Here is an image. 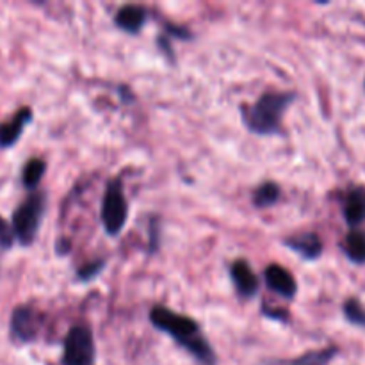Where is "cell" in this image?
Returning <instances> with one entry per match:
<instances>
[{"instance_id":"obj_1","label":"cell","mask_w":365,"mask_h":365,"mask_svg":"<svg viewBox=\"0 0 365 365\" xmlns=\"http://www.w3.org/2000/svg\"><path fill=\"white\" fill-rule=\"evenodd\" d=\"M150 323L163 334L170 335L178 346L195 356L202 365L216 364V353L207 342L205 335L200 330V324L184 314H177L170 307L155 305L150 310Z\"/></svg>"},{"instance_id":"obj_2","label":"cell","mask_w":365,"mask_h":365,"mask_svg":"<svg viewBox=\"0 0 365 365\" xmlns=\"http://www.w3.org/2000/svg\"><path fill=\"white\" fill-rule=\"evenodd\" d=\"M296 95L292 91H267L252 106H242V121L257 135H277L282 132L284 114Z\"/></svg>"},{"instance_id":"obj_3","label":"cell","mask_w":365,"mask_h":365,"mask_svg":"<svg viewBox=\"0 0 365 365\" xmlns=\"http://www.w3.org/2000/svg\"><path fill=\"white\" fill-rule=\"evenodd\" d=\"M45 209L46 196L43 191H34L16 207L11 228H13L14 239H18L21 246H31L36 241L39 225L45 216Z\"/></svg>"},{"instance_id":"obj_4","label":"cell","mask_w":365,"mask_h":365,"mask_svg":"<svg viewBox=\"0 0 365 365\" xmlns=\"http://www.w3.org/2000/svg\"><path fill=\"white\" fill-rule=\"evenodd\" d=\"M106 234L116 237L123 232L128 220V203L123 195V184L121 178H113L106 187V195L102 200V210H100Z\"/></svg>"},{"instance_id":"obj_5","label":"cell","mask_w":365,"mask_h":365,"mask_svg":"<svg viewBox=\"0 0 365 365\" xmlns=\"http://www.w3.org/2000/svg\"><path fill=\"white\" fill-rule=\"evenodd\" d=\"M95 339L91 328L77 324L64 337L63 365H95Z\"/></svg>"},{"instance_id":"obj_6","label":"cell","mask_w":365,"mask_h":365,"mask_svg":"<svg viewBox=\"0 0 365 365\" xmlns=\"http://www.w3.org/2000/svg\"><path fill=\"white\" fill-rule=\"evenodd\" d=\"M43 316L31 305H20L11 314V337L18 342H32L41 330Z\"/></svg>"},{"instance_id":"obj_7","label":"cell","mask_w":365,"mask_h":365,"mask_svg":"<svg viewBox=\"0 0 365 365\" xmlns=\"http://www.w3.org/2000/svg\"><path fill=\"white\" fill-rule=\"evenodd\" d=\"M264 280L269 291L278 294L284 299H294L298 294V282L292 277L289 269H285L280 264H271L264 271Z\"/></svg>"},{"instance_id":"obj_8","label":"cell","mask_w":365,"mask_h":365,"mask_svg":"<svg viewBox=\"0 0 365 365\" xmlns=\"http://www.w3.org/2000/svg\"><path fill=\"white\" fill-rule=\"evenodd\" d=\"M230 278L235 291H237V294L241 296V298L250 299L255 298V296L259 294L260 282L259 278H257V274L253 273L252 266H250L246 260L237 259L235 262H232Z\"/></svg>"},{"instance_id":"obj_9","label":"cell","mask_w":365,"mask_h":365,"mask_svg":"<svg viewBox=\"0 0 365 365\" xmlns=\"http://www.w3.org/2000/svg\"><path fill=\"white\" fill-rule=\"evenodd\" d=\"M284 246H287L291 252L298 253L305 260H317L323 255V241L316 232H302L294 234L291 237L284 239Z\"/></svg>"},{"instance_id":"obj_10","label":"cell","mask_w":365,"mask_h":365,"mask_svg":"<svg viewBox=\"0 0 365 365\" xmlns=\"http://www.w3.org/2000/svg\"><path fill=\"white\" fill-rule=\"evenodd\" d=\"M32 121V109L31 107H21L20 110L14 113L11 120L0 123V148H11L16 145L20 135L24 134L25 127Z\"/></svg>"},{"instance_id":"obj_11","label":"cell","mask_w":365,"mask_h":365,"mask_svg":"<svg viewBox=\"0 0 365 365\" xmlns=\"http://www.w3.org/2000/svg\"><path fill=\"white\" fill-rule=\"evenodd\" d=\"M146 21H148V11L138 4H127V6L120 7L118 13L114 14L116 27L127 34H139Z\"/></svg>"},{"instance_id":"obj_12","label":"cell","mask_w":365,"mask_h":365,"mask_svg":"<svg viewBox=\"0 0 365 365\" xmlns=\"http://www.w3.org/2000/svg\"><path fill=\"white\" fill-rule=\"evenodd\" d=\"M346 223L351 228L360 227L365 221V187L356 185L346 192L344 205H342Z\"/></svg>"},{"instance_id":"obj_13","label":"cell","mask_w":365,"mask_h":365,"mask_svg":"<svg viewBox=\"0 0 365 365\" xmlns=\"http://www.w3.org/2000/svg\"><path fill=\"white\" fill-rule=\"evenodd\" d=\"M337 346H328V348L314 349V351H309L291 360H274V362H269V365H330L337 359Z\"/></svg>"},{"instance_id":"obj_14","label":"cell","mask_w":365,"mask_h":365,"mask_svg":"<svg viewBox=\"0 0 365 365\" xmlns=\"http://www.w3.org/2000/svg\"><path fill=\"white\" fill-rule=\"evenodd\" d=\"M342 250H344L346 257L351 260L353 264L364 266L365 264V232L359 228H351L348 235L342 241Z\"/></svg>"},{"instance_id":"obj_15","label":"cell","mask_w":365,"mask_h":365,"mask_svg":"<svg viewBox=\"0 0 365 365\" xmlns=\"http://www.w3.org/2000/svg\"><path fill=\"white\" fill-rule=\"evenodd\" d=\"M282 198V189L277 182H264L253 192V205L257 209H267V207H273L280 202Z\"/></svg>"},{"instance_id":"obj_16","label":"cell","mask_w":365,"mask_h":365,"mask_svg":"<svg viewBox=\"0 0 365 365\" xmlns=\"http://www.w3.org/2000/svg\"><path fill=\"white\" fill-rule=\"evenodd\" d=\"M46 171V163L39 157H34V159L27 160V164L24 166V171H21V184H24L25 189L29 191H34L39 185V182L43 180Z\"/></svg>"},{"instance_id":"obj_17","label":"cell","mask_w":365,"mask_h":365,"mask_svg":"<svg viewBox=\"0 0 365 365\" xmlns=\"http://www.w3.org/2000/svg\"><path fill=\"white\" fill-rule=\"evenodd\" d=\"M342 312H344V317L348 319V323H351L353 327L365 328V307L359 299H346L344 305H342Z\"/></svg>"},{"instance_id":"obj_18","label":"cell","mask_w":365,"mask_h":365,"mask_svg":"<svg viewBox=\"0 0 365 365\" xmlns=\"http://www.w3.org/2000/svg\"><path fill=\"white\" fill-rule=\"evenodd\" d=\"M106 264H107L106 259H95V260H91V262L84 264V266L78 267L77 280H81V282L95 280V278L103 271Z\"/></svg>"},{"instance_id":"obj_19","label":"cell","mask_w":365,"mask_h":365,"mask_svg":"<svg viewBox=\"0 0 365 365\" xmlns=\"http://www.w3.org/2000/svg\"><path fill=\"white\" fill-rule=\"evenodd\" d=\"M164 34H166L168 38L185 39V41H189V39L195 38V36H192V32L189 31L187 27H182V25H175V24H171V21H164Z\"/></svg>"},{"instance_id":"obj_20","label":"cell","mask_w":365,"mask_h":365,"mask_svg":"<svg viewBox=\"0 0 365 365\" xmlns=\"http://www.w3.org/2000/svg\"><path fill=\"white\" fill-rule=\"evenodd\" d=\"M14 245V234L11 225L0 217V250H9Z\"/></svg>"},{"instance_id":"obj_21","label":"cell","mask_w":365,"mask_h":365,"mask_svg":"<svg viewBox=\"0 0 365 365\" xmlns=\"http://www.w3.org/2000/svg\"><path fill=\"white\" fill-rule=\"evenodd\" d=\"M262 314L266 317H269V319L278 321V323H289V312L285 309H274V307L264 303Z\"/></svg>"},{"instance_id":"obj_22","label":"cell","mask_w":365,"mask_h":365,"mask_svg":"<svg viewBox=\"0 0 365 365\" xmlns=\"http://www.w3.org/2000/svg\"><path fill=\"white\" fill-rule=\"evenodd\" d=\"M150 253H155L159 248V225H157V217H153L150 223Z\"/></svg>"},{"instance_id":"obj_23","label":"cell","mask_w":365,"mask_h":365,"mask_svg":"<svg viewBox=\"0 0 365 365\" xmlns=\"http://www.w3.org/2000/svg\"><path fill=\"white\" fill-rule=\"evenodd\" d=\"M157 46H159V48L163 50V52H164V56H166L168 59H170V61H173V57H175L173 46H171V41H170V38H168L166 34H160L159 38H157Z\"/></svg>"}]
</instances>
